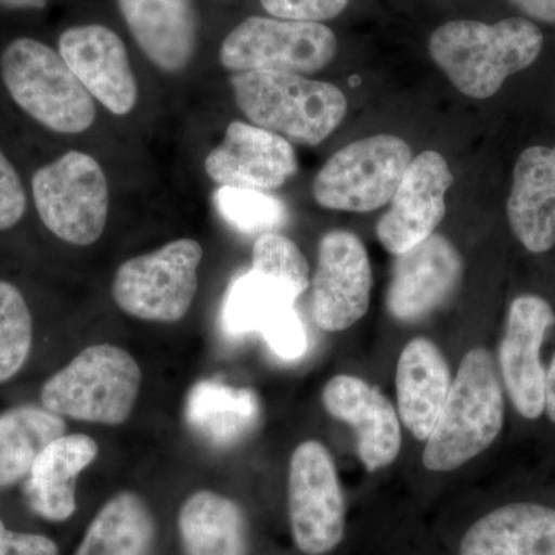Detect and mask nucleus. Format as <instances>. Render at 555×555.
I'll return each mask as SVG.
<instances>
[{
	"label": "nucleus",
	"mask_w": 555,
	"mask_h": 555,
	"mask_svg": "<svg viewBox=\"0 0 555 555\" xmlns=\"http://www.w3.org/2000/svg\"><path fill=\"white\" fill-rule=\"evenodd\" d=\"M543 35L521 17L496 22L454 21L429 39V53L455 89L474 100H488L509 76L534 64Z\"/></svg>",
	"instance_id": "nucleus-1"
},
{
	"label": "nucleus",
	"mask_w": 555,
	"mask_h": 555,
	"mask_svg": "<svg viewBox=\"0 0 555 555\" xmlns=\"http://www.w3.org/2000/svg\"><path fill=\"white\" fill-rule=\"evenodd\" d=\"M505 400L491 353L469 350L460 364L436 426L427 438L423 465L447 473L465 465L502 433Z\"/></svg>",
	"instance_id": "nucleus-2"
},
{
	"label": "nucleus",
	"mask_w": 555,
	"mask_h": 555,
	"mask_svg": "<svg viewBox=\"0 0 555 555\" xmlns=\"http://www.w3.org/2000/svg\"><path fill=\"white\" fill-rule=\"evenodd\" d=\"M236 105L254 126L288 142L321 144L338 129L347 112L334 83L278 72H243L230 79Z\"/></svg>",
	"instance_id": "nucleus-3"
},
{
	"label": "nucleus",
	"mask_w": 555,
	"mask_h": 555,
	"mask_svg": "<svg viewBox=\"0 0 555 555\" xmlns=\"http://www.w3.org/2000/svg\"><path fill=\"white\" fill-rule=\"evenodd\" d=\"M0 75L11 100L40 126L61 134L83 133L96 119L89 91L51 47L14 39L0 56Z\"/></svg>",
	"instance_id": "nucleus-4"
},
{
	"label": "nucleus",
	"mask_w": 555,
	"mask_h": 555,
	"mask_svg": "<svg viewBox=\"0 0 555 555\" xmlns=\"http://www.w3.org/2000/svg\"><path fill=\"white\" fill-rule=\"evenodd\" d=\"M141 383V367L127 350L94 345L43 383L40 403L78 422L119 426L133 412Z\"/></svg>",
	"instance_id": "nucleus-5"
},
{
	"label": "nucleus",
	"mask_w": 555,
	"mask_h": 555,
	"mask_svg": "<svg viewBox=\"0 0 555 555\" xmlns=\"http://www.w3.org/2000/svg\"><path fill=\"white\" fill-rule=\"evenodd\" d=\"M33 198L43 225L73 246H91L107 225L108 181L87 153H65L31 179Z\"/></svg>",
	"instance_id": "nucleus-6"
},
{
	"label": "nucleus",
	"mask_w": 555,
	"mask_h": 555,
	"mask_svg": "<svg viewBox=\"0 0 555 555\" xmlns=\"http://www.w3.org/2000/svg\"><path fill=\"white\" fill-rule=\"evenodd\" d=\"M203 247L195 240L173 243L124 262L113 280L112 294L122 312L150 323L182 320L198 292Z\"/></svg>",
	"instance_id": "nucleus-7"
},
{
	"label": "nucleus",
	"mask_w": 555,
	"mask_h": 555,
	"mask_svg": "<svg viewBox=\"0 0 555 555\" xmlns=\"http://www.w3.org/2000/svg\"><path fill=\"white\" fill-rule=\"evenodd\" d=\"M412 159V150L401 138L360 139L338 150L318 171L313 196L331 210H377L393 198Z\"/></svg>",
	"instance_id": "nucleus-8"
},
{
	"label": "nucleus",
	"mask_w": 555,
	"mask_h": 555,
	"mask_svg": "<svg viewBox=\"0 0 555 555\" xmlns=\"http://www.w3.org/2000/svg\"><path fill=\"white\" fill-rule=\"evenodd\" d=\"M337 38L317 22L254 16L241 22L219 49L230 72H278L292 75L320 72L334 61Z\"/></svg>",
	"instance_id": "nucleus-9"
},
{
	"label": "nucleus",
	"mask_w": 555,
	"mask_h": 555,
	"mask_svg": "<svg viewBox=\"0 0 555 555\" xmlns=\"http://www.w3.org/2000/svg\"><path fill=\"white\" fill-rule=\"evenodd\" d=\"M288 517L301 553L328 554L345 537V496L334 460L320 441H305L292 455Z\"/></svg>",
	"instance_id": "nucleus-10"
},
{
	"label": "nucleus",
	"mask_w": 555,
	"mask_h": 555,
	"mask_svg": "<svg viewBox=\"0 0 555 555\" xmlns=\"http://www.w3.org/2000/svg\"><path fill=\"white\" fill-rule=\"evenodd\" d=\"M372 269L366 247L353 233L334 230L321 240L312 283V313L327 332L346 331L366 315Z\"/></svg>",
	"instance_id": "nucleus-11"
},
{
	"label": "nucleus",
	"mask_w": 555,
	"mask_h": 555,
	"mask_svg": "<svg viewBox=\"0 0 555 555\" xmlns=\"http://www.w3.org/2000/svg\"><path fill=\"white\" fill-rule=\"evenodd\" d=\"M454 175L440 153L427 150L411 160L392 206L379 219L377 236L389 254L401 255L434 235L447 214Z\"/></svg>",
	"instance_id": "nucleus-12"
},
{
	"label": "nucleus",
	"mask_w": 555,
	"mask_h": 555,
	"mask_svg": "<svg viewBox=\"0 0 555 555\" xmlns=\"http://www.w3.org/2000/svg\"><path fill=\"white\" fill-rule=\"evenodd\" d=\"M555 323L550 302L535 295L514 299L500 345V367L518 414L535 420L545 411L546 371L540 349Z\"/></svg>",
	"instance_id": "nucleus-13"
},
{
	"label": "nucleus",
	"mask_w": 555,
	"mask_h": 555,
	"mask_svg": "<svg viewBox=\"0 0 555 555\" xmlns=\"http://www.w3.org/2000/svg\"><path fill=\"white\" fill-rule=\"evenodd\" d=\"M60 54L90 96L113 115H129L137 107V78L115 31L104 25L68 28L61 35Z\"/></svg>",
	"instance_id": "nucleus-14"
},
{
	"label": "nucleus",
	"mask_w": 555,
	"mask_h": 555,
	"mask_svg": "<svg viewBox=\"0 0 555 555\" xmlns=\"http://www.w3.org/2000/svg\"><path fill=\"white\" fill-rule=\"evenodd\" d=\"M291 142L251 124H230L224 141L206 158V171L219 185L270 192L283 188L297 173Z\"/></svg>",
	"instance_id": "nucleus-15"
},
{
	"label": "nucleus",
	"mask_w": 555,
	"mask_h": 555,
	"mask_svg": "<svg viewBox=\"0 0 555 555\" xmlns=\"http://www.w3.org/2000/svg\"><path fill=\"white\" fill-rule=\"evenodd\" d=\"M463 261L447 238L430 235L397 255L387 308L401 321H414L440 308L459 287Z\"/></svg>",
	"instance_id": "nucleus-16"
},
{
	"label": "nucleus",
	"mask_w": 555,
	"mask_h": 555,
	"mask_svg": "<svg viewBox=\"0 0 555 555\" xmlns=\"http://www.w3.org/2000/svg\"><path fill=\"white\" fill-rule=\"evenodd\" d=\"M326 411L353 427L358 454L369 473L396 462L401 448L400 420L389 398L364 379L337 375L323 390Z\"/></svg>",
	"instance_id": "nucleus-17"
},
{
	"label": "nucleus",
	"mask_w": 555,
	"mask_h": 555,
	"mask_svg": "<svg viewBox=\"0 0 555 555\" xmlns=\"http://www.w3.org/2000/svg\"><path fill=\"white\" fill-rule=\"evenodd\" d=\"M506 214L526 250L545 254L554 247L555 147L534 145L518 156Z\"/></svg>",
	"instance_id": "nucleus-18"
},
{
	"label": "nucleus",
	"mask_w": 555,
	"mask_h": 555,
	"mask_svg": "<svg viewBox=\"0 0 555 555\" xmlns=\"http://www.w3.org/2000/svg\"><path fill=\"white\" fill-rule=\"evenodd\" d=\"M118 5L153 65L170 73L188 67L198 39L193 0H118Z\"/></svg>",
	"instance_id": "nucleus-19"
},
{
	"label": "nucleus",
	"mask_w": 555,
	"mask_h": 555,
	"mask_svg": "<svg viewBox=\"0 0 555 555\" xmlns=\"http://www.w3.org/2000/svg\"><path fill=\"white\" fill-rule=\"evenodd\" d=\"M98 454L100 447L86 434H64L47 444L25 478L31 509L43 520H68L76 511V480Z\"/></svg>",
	"instance_id": "nucleus-20"
},
{
	"label": "nucleus",
	"mask_w": 555,
	"mask_h": 555,
	"mask_svg": "<svg viewBox=\"0 0 555 555\" xmlns=\"http://www.w3.org/2000/svg\"><path fill=\"white\" fill-rule=\"evenodd\" d=\"M443 353L426 338L412 339L397 366V398L401 420L418 440H427L451 389Z\"/></svg>",
	"instance_id": "nucleus-21"
},
{
	"label": "nucleus",
	"mask_w": 555,
	"mask_h": 555,
	"mask_svg": "<svg viewBox=\"0 0 555 555\" xmlns=\"http://www.w3.org/2000/svg\"><path fill=\"white\" fill-rule=\"evenodd\" d=\"M460 555H555V509L513 503L470 526Z\"/></svg>",
	"instance_id": "nucleus-22"
},
{
	"label": "nucleus",
	"mask_w": 555,
	"mask_h": 555,
	"mask_svg": "<svg viewBox=\"0 0 555 555\" xmlns=\"http://www.w3.org/2000/svg\"><path fill=\"white\" fill-rule=\"evenodd\" d=\"M179 534L185 555H244L246 517L228 496L198 491L179 511Z\"/></svg>",
	"instance_id": "nucleus-23"
},
{
	"label": "nucleus",
	"mask_w": 555,
	"mask_h": 555,
	"mask_svg": "<svg viewBox=\"0 0 555 555\" xmlns=\"http://www.w3.org/2000/svg\"><path fill=\"white\" fill-rule=\"evenodd\" d=\"M258 398L250 389L201 382L185 401V420L201 437L218 447L235 443L257 425Z\"/></svg>",
	"instance_id": "nucleus-24"
},
{
	"label": "nucleus",
	"mask_w": 555,
	"mask_h": 555,
	"mask_svg": "<svg viewBox=\"0 0 555 555\" xmlns=\"http://www.w3.org/2000/svg\"><path fill=\"white\" fill-rule=\"evenodd\" d=\"M64 416L24 404L0 414V491L25 480L42 449L64 436Z\"/></svg>",
	"instance_id": "nucleus-25"
},
{
	"label": "nucleus",
	"mask_w": 555,
	"mask_h": 555,
	"mask_svg": "<svg viewBox=\"0 0 555 555\" xmlns=\"http://www.w3.org/2000/svg\"><path fill=\"white\" fill-rule=\"evenodd\" d=\"M155 531V518L144 500L122 491L91 521L76 555H149Z\"/></svg>",
	"instance_id": "nucleus-26"
},
{
	"label": "nucleus",
	"mask_w": 555,
	"mask_h": 555,
	"mask_svg": "<svg viewBox=\"0 0 555 555\" xmlns=\"http://www.w3.org/2000/svg\"><path fill=\"white\" fill-rule=\"evenodd\" d=\"M295 301L286 287L250 270L230 284L222 302V328L229 337L262 334Z\"/></svg>",
	"instance_id": "nucleus-27"
},
{
	"label": "nucleus",
	"mask_w": 555,
	"mask_h": 555,
	"mask_svg": "<svg viewBox=\"0 0 555 555\" xmlns=\"http://www.w3.org/2000/svg\"><path fill=\"white\" fill-rule=\"evenodd\" d=\"M33 317L20 288L0 280V383L16 377L30 357Z\"/></svg>",
	"instance_id": "nucleus-28"
},
{
	"label": "nucleus",
	"mask_w": 555,
	"mask_h": 555,
	"mask_svg": "<svg viewBox=\"0 0 555 555\" xmlns=\"http://www.w3.org/2000/svg\"><path fill=\"white\" fill-rule=\"evenodd\" d=\"M215 204L228 224L247 235L275 232L286 224V206L261 190L222 185L215 193Z\"/></svg>",
	"instance_id": "nucleus-29"
},
{
	"label": "nucleus",
	"mask_w": 555,
	"mask_h": 555,
	"mask_svg": "<svg viewBox=\"0 0 555 555\" xmlns=\"http://www.w3.org/2000/svg\"><path fill=\"white\" fill-rule=\"evenodd\" d=\"M251 270L281 284L298 299L309 287V264L297 244L275 232L255 241Z\"/></svg>",
	"instance_id": "nucleus-30"
},
{
	"label": "nucleus",
	"mask_w": 555,
	"mask_h": 555,
	"mask_svg": "<svg viewBox=\"0 0 555 555\" xmlns=\"http://www.w3.org/2000/svg\"><path fill=\"white\" fill-rule=\"evenodd\" d=\"M261 335L273 353L284 361L299 360L308 350V334L295 306L278 315Z\"/></svg>",
	"instance_id": "nucleus-31"
},
{
	"label": "nucleus",
	"mask_w": 555,
	"mask_h": 555,
	"mask_svg": "<svg viewBox=\"0 0 555 555\" xmlns=\"http://www.w3.org/2000/svg\"><path fill=\"white\" fill-rule=\"evenodd\" d=\"M270 16L278 20L320 22L334 20L349 0H259Z\"/></svg>",
	"instance_id": "nucleus-32"
},
{
	"label": "nucleus",
	"mask_w": 555,
	"mask_h": 555,
	"mask_svg": "<svg viewBox=\"0 0 555 555\" xmlns=\"http://www.w3.org/2000/svg\"><path fill=\"white\" fill-rule=\"evenodd\" d=\"M27 211V195L16 169L0 150V232L20 224Z\"/></svg>",
	"instance_id": "nucleus-33"
},
{
	"label": "nucleus",
	"mask_w": 555,
	"mask_h": 555,
	"mask_svg": "<svg viewBox=\"0 0 555 555\" xmlns=\"http://www.w3.org/2000/svg\"><path fill=\"white\" fill-rule=\"evenodd\" d=\"M0 555H60V550L49 537L11 531L0 518Z\"/></svg>",
	"instance_id": "nucleus-34"
},
{
	"label": "nucleus",
	"mask_w": 555,
	"mask_h": 555,
	"mask_svg": "<svg viewBox=\"0 0 555 555\" xmlns=\"http://www.w3.org/2000/svg\"><path fill=\"white\" fill-rule=\"evenodd\" d=\"M537 21L555 24V0H509Z\"/></svg>",
	"instance_id": "nucleus-35"
},
{
	"label": "nucleus",
	"mask_w": 555,
	"mask_h": 555,
	"mask_svg": "<svg viewBox=\"0 0 555 555\" xmlns=\"http://www.w3.org/2000/svg\"><path fill=\"white\" fill-rule=\"evenodd\" d=\"M545 409L551 422L555 423V357L546 371Z\"/></svg>",
	"instance_id": "nucleus-36"
},
{
	"label": "nucleus",
	"mask_w": 555,
	"mask_h": 555,
	"mask_svg": "<svg viewBox=\"0 0 555 555\" xmlns=\"http://www.w3.org/2000/svg\"><path fill=\"white\" fill-rule=\"evenodd\" d=\"M49 0H0V7L10 10H40Z\"/></svg>",
	"instance_id": "nucleus-37"
}]
</instances>
